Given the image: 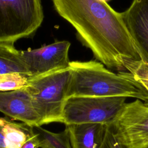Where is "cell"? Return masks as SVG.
Wrapping results in <instances>:
<instances>
[{"label": "cell", "mask_w": 148, "mask_h": 148, "mask_svg": "<svg viewBox=\"0 0 148 148\" xmlns=\"http://www.w3.org/2000/svg\"><path fill=\"white\" fill-rule=\"evenodd\" d=\"M0 124L7 148H21L34 134L33 126L15 123L6 117H0Z\"/></svg>", "instance_id": "7c38bea8"}, {"label": "cell", "mask_w": 148, "mask_h": 148, "mask_svg": "<svg viewBox=\"0 0 148 148\" xmlns=\"http://www.w3.org/2000/svg\"><path fill=\"white\" fill-rule=\"evenodd\" d=\"M21 148H39V140L36 134L34 132V134L25 142Z\"/></svg>", "instance_id": "e0dca14e"}, {"label": "cell", "mask_w": 148, "mask_h": 148, "mask_svg": "<svg viewBox=\"0 0 148 148\" xmlns=\"http://www.w3.org/2000/svg\"><path fill=\"white\" fill-rule=\"evenodd\" d=\"M108 126L102 123L66 125L72 148H100Z\"/></svg>", "instance_id": "30bf717a"}, {"label": "cell", "mask_w": 148, "mask_h": 148, "mask_svg": "<svg viewBox=\"0 0 148 148\" xmlns=\"http://www.w3.org/2000/svg\"><path fill=\"white\" fill-rule=\"evenodd\" d=\"M122 15L140 60L148 64V0H133Z\"/></svg>", "instance_id": "ba28073f"}, {"label": "cell", "mask_w": 148, "mask_h": 148, "mask_svg": "<svg viewBox=\"0 0 148 148\" xmlns=\"http://www.w3.org/2000/svg\"><path fill=\"white\" fill-rule=\"evenodd\" d=\"M0 148H7L4 141L3 134L2 132V127L0 124Z\"/></svg>", "instance_id": "ac0fdd59"}, {"label": "cell", "mask_w": 148, "mask_h": 148, "mask_svg": "<svg viewBox=\"0 0 148 148\" xmlns=\"http://www.w3.org/2000/svg\"><path fill=\"white\" fill-rule=\"evenodd\" d=\"M71 77L69 67L28 79L25 88L43 124L63 122V109Z\"/></svg>", "instance_id": "3957f363"}, {"label": "cell", "mask_w": 148, "mask_h": 148, "mask_svg": "<svg viewBox=\"0 0 148 148\" xmlns=\"http://www.w3.org/2000/svg\"><path fill=\"white\" fill-rule=\"evenodd\" d=\"M0 112L31 126L43 124L34 109L31 97L25 88L0 91Z\"/></svg>", "instance_id": "9c48e42d"}, {"label": "cell", "mask_w": 148, "mask_h": 148, "mask_svg": "<svg viewBox=\"0 0 148 148\" xmlns=\"http://www.w3.org/2000/svg\"><path fill=\"white\" fill-rule=\"evenodd\" d=\"M100 148H124L114 135L110 125H109L103 143Z\"/></svg>", "instance_id": "2e32d148"}, {"label": "cell", "mask_w": 148, "mask_h": 148, "mask_svg": "<svg viewBox=\"0 0 148 148\" xmlns=\"http://www.w3.org/2000/svg\"><path fill=\"white\" fill-rule=\"evenodd\" d=\"M34 132L39 140L40 148H72L68 128L61 132L54 133L49 131L41 126H33Z\"/></svg>", "instance_id": "5bb4252c"}, {"label": "cell", "mask_w": 148, "mask_h": 148, "mask_svg": "<svg viewBox=\"0 0 148 148\" xmlns=\"http://www.w3.org/2000/svg\"><path fill=\"white\" fill-rule=\"evenodd\" d=\"M71 77L67 98L71 97H124L148 103V93L132 80L95 61H70Z\"/></svg>", "instance_id": "7a4b0ae2"}, {"label": "cell", "mask_w": 148, "mask_h": 148, "mask_svg": "<svg viewBox=\"0 0 148 148\" xmlns=\"http://www.w3.org/2000/svg\"><path fill=\"white\" fill-rule=\"evenodd\" d=\"M124 97H71L63 109L65 125L102 123L111 125L126 103Z\"/></svg>", "instance_id": "5b68a950"}, {"label": "cell", "mask_w": 148, "mask_h": 148, "mask_svg": "<svg viewBox=\"0 0 148 148\" xmlns=\"http://www.w3.org/2000/svg\"><path fill=\"white\" fill-rule=\"evenodd\" d=\"M54 9L76 30L82 43L108 68L126 71L122 58L140 60L122 13L102 0H52Z\"/></svg>", "instance_id": "6da1fadb"}, {"label": "cell", "mask_w": 148, "mask_h": 148, "mask_svg": "<svg viewBox=\"0 0 148 148\" xmlns=\"http://www.w3.org/2000/svg\"><path fill=\"white\" fill-rule=\"evenodd\" d=\"M110 127L124 148H148V103H125Z\"/></svg>", "instance_id": "8992f818"}, {"label": "cell", "mask_w": 148, "mask_h": 148, "mask_svg": "<svg viewBox=\"0 0 148 148\" xmlns=\"http://www.w3.org/2000/svg\"><path fill=\"white\" fill-rule=\"evenodd\" d=\"M43 18L41 0H0V43L34 35Z\"/></svg>", "instance_id": "277c9868"}, {"label": "cell", "mask_w": 148, "mask_h": 148, "mask_svg": "<svg viewBox=\"0 0 148 148\" xmlns=\"http://www.w3.org/2000/svg\"><path fill=\"white\" fill-rule=\"evenodd\" d=\"M28 79L18 73L0 75V91L21 89L28 85Z\"/></svg>", "instance_id": "9a60e30c"}, {"label": "cell", "mask_w": 148, "mask_h": 148, "mask_svg": "<svg viewBox=\"0 0 148 148\" xmlns=\"http://www.w3.org/2000/svg\"><path fill=\"white\" fill-rule=\"evenodd\" d=\"M121 62L126 71L119 72L121 76L137 84L148 93V64L141 60L122 58Z\"/></svg>", "instance_id": "4fadbf2b"}, {"label": "cell", "mask_w": 148, "mask_h": 148, "mask_svg": "<svg viewBox=\"0 0 148 148\" xmlns=\"http://www.w3.org/2000/svg\"><path fill=\"white\" fill-rule=\"evenodd\" d=\"M70 46L69 42L62 40L34 50H21L29 73L28 79L69 68Z\"/></svg>", "instance_id": "52a82bcc"}, {"label": "cell", "mask_w": 148, "mask_h": 148, "mask_svg": "<svg viewBox=\"0 0 148 148\" xmlns=\"http://www.w3.org/2000/svg\"><path fill=\"white\" fill-rule=\"evenodd\" d=\"M102 1H105V2H106V1H109V0H102Z\"/></svg>", "instance_id": "d6986e66"}, {"label": "cell", "mask_w": 148, "mask_h": 148, "mask_svg": "<svg viewBox=\"0 0 148 148\" xmlns=\"http://www.w3.org/2000/svg\"><path fill=\"white\" fill-rule=\"evenodd\" d=\"M12 73H18L29 78L21 50H17L13 43H0V75Z\"/></svg>", "instance_id": "8fae6325"}]
</instances>
